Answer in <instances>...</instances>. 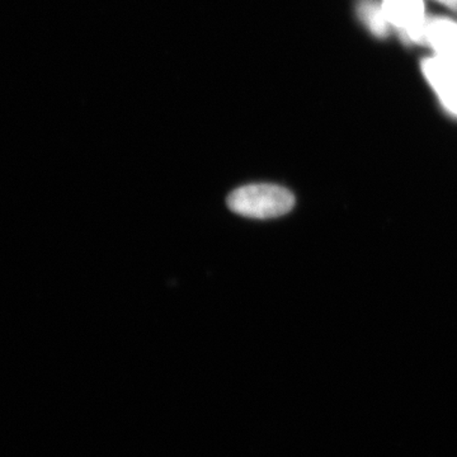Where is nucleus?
<instances>
[{"label": "nucleus", "mask_w": 457, "mask_h": 457, "mask_svg": "<svg viewBox=\"0 0 457 457\" xmlns=\"http://www.w3.org/2000/svg\"><path fill=\"white\" fill-rule=\"evenodd\" d=\"M228 206L237 215L258 220L279 218L295 206L293 192L270 183H254L234 189L228 197Z\"/></svg>", "instance_id": "nucleus-1"}, {"label": "nucleus", "mask_w": 457, "mask_h": 457, "mask_svg": "<svg viewBox=\"0 0 457 457\" xmlns=\"http://www.w3.org/2000/svg\"><path fill=\"white\" fill-rule=\"evenodd\" d=\"M436 2L441 3L445 7L450 8L451 11L457 12V0H436Z\"/></svg>", "instance_id": "nucleus-6"}, {"label": "nucleus", "mask_w": 457, "mask_h": 457, "mask_svg": "<svg viewBox=\"0 0 457 457\" xmlns=\"http://www.w3.org/2000/svg\"><path fill=\"white\" fill-rule=\"evenodd\" d=\"M357 14L363 25L368 27L370 32L376 37H386L392 29L389 21L385 16L383 5L378 0H362L357 5Z\"/></svg>", "instance_id": "nucleus-5"}, {"label": "nucleus", "mask_w": 457, "mask_h": 457, "mask_svg": "<svg viewBox=\"0 0 457 457\" xmlns=\"http://www.w3.org/2000/svg\"><path fill=\"white\" fill-rule=\"evenodd\" d=\"M385 16L403 40L422 45L427 17L423 0H381Z\"/></svg>", "instance_id": "nucleus-2"}, {"label": "nucleus", "mask_w": 457, "mask_h": 457, "mask_svg": "<svg viewBox=\"0 0 457 457\" xmlns=\"http://www.w3.org/2000/svg\"><path fill=\"white\" fill-rule=\"evenodd\" d=\"M422 71L441 104L457 116V56L427 57Z\"/></svg>", "instance_id": "nucleus-3"}, {"label": "nucleus", "mask_w": 457, "mask_h": 457, "mask_svg": "<svg viewBox=\"0 0 457 457\" xmlns=\"http://www.w3.org/2000/svg\"><path fill=\"white\" fill-rule=\"evenodd\" d=\"M422 45L432 47L436 55L457 56V23L449 18L427 17Z\"/></svg>", "instance_id": "nucleus-4"}]
</instances>
